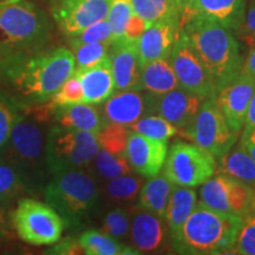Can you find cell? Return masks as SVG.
Segmentation results:
<instances>
[{
	"label": "cell",
	"mask_w": 255,
	"mask_h": 255,
	"mask_svg": "<svg viewBox=\"0 0 255 255\" xmlns=\"http://www.w3.org/2000/svg\"><path fill=\"white\" fill-rule=\"evenodd\" d=\"M183 130L187 138L218 159L231 150L240 135L225 119L216 97L207 98L191 123Z\"/></svg>",
	"instance_id": "9"
},
{
	"label": "cell",
	"mask_w": 255,
	"mask_h": 255,
	"mask_svg": "<svg viewBox=\"0 0 255 255\" xmlns=\"http://www.w3.org/2000/svg\"><path fill=\"white\" fill-rule=\"evenodd\" d=\"M174 186L175 184L171 183L164 174L150 177L139 190L137 206L139 209L148 210L163 219Z\"/></svg>",
	"instance_id": "26"
},
{
	"label": "cell",
	"mask_w": 255,
	"mask_h": 255,
	"mask_svg": "<svg viewBox=\"0 0 255 255\" xmlns=\"http://www.w3.org/2000/svg\"><path fill=\"white\" fill-rule=\"evenodd\" d=\"M164 176L181 187L202 186L218 169L216 158L195 143L175 142L163 165Z\"/></svg>",
	"instance_id": "10"
},
{
	"label": "cell",
	"mask_w": 255,
	"mask_h": 255,
	"mask_svg": "<svg viewBox=\"0 0 255 255\" xmlns=\"http://www.w3.org/2000/svg\"><path fill=\"white\" fill-rule=\"evenodd\" d=\"M239 145L242 146L255 161V128L248 131H242Z\"/></svg>",
	"instance_id": "45"
},
{
	"label": "cell",
	"mask_w": 255,
	"mask_h": 255,
	"mask_svg": "<svg viewBox=\"0 0 255 255\" xmlns=\"http://www.w3.org/2000/svg\"><path fill=\"white\" fill-rule=\"evenodd\" d=\"M176 2L181 11V20H183V19L191 15L195 0H176Z\"/></svg>",
	"instance_id": "48"
},
{
	"label": "cell",
	"mask_w": 255,
	"mask_h": 255,
	"mask_svg": "<svg viewBox=\"0 0 255 255\" xmlns=\"http://www.w3.org/2000/svg\"><path fill=\"white\" fill-rule=\"evenodd\" d=\"M254 195V188L226 174L213 175L200 189L206 206L241 218L251 214Z\"/></svg>",
	"instance_id": "12"
},
{
	"label": "cell",
	"mask_w": 255,
	"mask_h": 255,
	"mask_svg": "<svg viewBox=\"0 0 255 255\" xmlns=\"http://www.w3.org/2000/svg\"><path fill=\"white\" fill-rule=\"evenodd\" d=\"M148 27V24L141 17H138L136 13H133L131 19L128 23L126 31H124V38L131 40H137L139 36L145 31V28Z\"/></svg>",
	"instance_id": "44"
},
{
	"label": "cell",
	"mask_w": 255,
	"mask_h": 255,
	"mask_svg": "<svg viewBox=\"0 0 255 255\" xmlns=\"http://www.w3.org/2000/svg\"><path fill=\"white\" fill-rule=\"evenodd\" d=\"M169 60L181 88L206 100L216 97V90L206 66L203 65L189 38L181 27L171 49Z\"/></svg>",
	"instance_id": "11"
},
{
	"label": "cell",
	"mask_w": 255,
	"mask_h": 255,
	"mask_svg": "<svg viewBox=\"0 0 255 255\" xmlns=\"http://www.w3.org/2000/svg\"><path fill=\"white\" fill-rule=\"evenodd\" d=\"M110 60L117 91L141 90L142 62L137 50V40L120 38L110 46Z\"/></svg>",
	"instance_id": "16"
},
{
	"label": "cell",
	"mask_w": 255,
	"mask_h": 255,
	"mask_svg": "<svg viewBox=\"0 0 255 255\" xmlns=\"http://www.w3.org/2000/svg\"><path fill=\"white\" fill-rule=\"evenodd\" d=\"M6 206L5 203L0 202V239L4 238L8 233V222L6 218Z\"/></svg>",
	"instance_id": "49"
},
{
	"label": "cell",
	"mask_w": 255,
	"mask_h": 255,
	"mask_svg": "<svg viewBox=\"0 0 255 255\" xmlns=\"http://www.w3.org/2000/svg\"><path fill=\"white\" fill-rule=\"evenodd\" d=\"M75 72L77 73L81 81L83 94H84V103H104L116 92L109 55L95 65L75 70Z\"/></svg>",
	"instance_id": "20"
},
{
	"label": "cell",
	"mask_w": 255,
	"mask_h": 255,
	"mask_svg": "<svg viewBox=\"0 0 255 255\" xmlns=\"http://www.w3.org/2000/svg\"><path fill=\"white\" fill-rule=\"evenodd\" d=\"M206 98L182 88L162 95L149 96V111L163 117L178 129H186L191 123Z\"/></svg>",
	"instance_id": "14"
},
{
	"label": "cell",
	"mask_w": 255,
	"mask_h": 255,
	"mask_svg": "<svg viewBox=\"0 0 255 255\" xmlns=\"http://www.w3.org/2000/svg\"><path fill=\"white\" fill-rule=\"evenodd\" d=\"M26 107L6 91L0 90V149L8 141L12 128Z\"/></svg>",
	"instance_id": "32"
},
{
	"label": "cell",
	"mask_w": 255,
	"mask_h": 255,
	"mask_svg": "<svg viewBox=\"0 0 255 255\" xmlns=\"http://www.w3.org/2000/svg\"><path fill=\"white\" fill-rule=\"evenodd\" d=\"M181 26V17L162 19L149 25L137 39L142 65L156 59L169 58Z\"/></svg>",
	"instance_id": "18"
},
{
	"label": "cell",
	"mask_w": 255,
	"mask_h": 255,
	"mask_svg": "<svg viewBox=\"0 0 255 255\" xmlns=\"http://www.w3.org/2000/svg\"><path fill=\"white\" fill-rule=\"evenodd\" d=\"M219 161L222 174L237 178L255 189V161L242 146L232 148Z\"/></svg>",
	"instance_id": "27"
},
{
	"label": "cell",
	"mask_w": 255,
	"mask_h": 255,
	"mask_svg": "<svg viewBox=\"0 0 255 255\" xmlns=\"http://www.w3.org/2000/svg\"><path fill=\"white\" fill-rule=\"evenodd\" d=\"M113 43H89L72 46L75 51L76 69H85L101 62L110 52Z\"/></svg>",
	"instance_id": "38"
},
{
	"label": "cell",
	"mask_w": 255,
	"mask_h": 255,
	"mask_svg": "<svg viewBox=\"0 0 255 255\" xmlns=\"http://www.w3.org/2000/svg\"><path fill=\"white\" fill-rule=\"evenodd\" d=\"M240 39L252 49L255 46V0H250L244 20L237 30Z\"/></svg>",
	"instance_id": "42"
},
{
	"label": "cell",
	"mask_w": 255,
	"mask_h": 255,
	"mask_svg": "<svg viewBox=\"0 0 255 255\" xmlns=\"http://www.w3.org/2000/svg\"><path fill=\"white\" fill-rule=\"evenodd\" d=\"M45 201L62 216L65 227L82 226L98 200V187L84 170L53 175L45 187Z\"/></svg>",
	"instance_id": "6"
},
{
	"label": "cell",
	"mask_w": 255,
	"mask_h": 255,
	"mask_svg": "<svg viewBox=\"0 0 255 255\" xmlns=\"http://www.w3.org/2000/svg\"><path fill=\"white\" fill-rule=\"evenodd\" d=\"M65 47L0 57V88L25 105L45 103L75 72Z\"/></svg>",
	"instance_id": "1"
},
{
	"label": "cell",
	"mask_w": 255,
	"mask_h": 255,
	"mask_svg": "<svg viewBox=\"0 0 255 255\" xmlns=\"http://www.w3.org/2000/svg\"><path fill=\"white\" fill-rule=\"evenodd\" d=\"M255 128V90L253 92V96H252V100L250 103V107H248L246 121H245V126L242 131H248V130H252Z\"/></svg>",
	"instance_id": "47"
},
{
	"label": "cell",
	"mask_w": 255,
	"mask_h": 255,
	"mask_svg": "<svg viewBox=\"0 0 255 255\" xmlns=\"http://www.w3.org/2000/svg\"><path fill=\"white\" fill-rule=\"evenodd\" d=\"M79 244L88 255H124V254H139L136 248L126 247L121 245L107 233H101L96 229H89L78 238Z\"/></svg>",
	"instance_id": "29"
},
{
	"label": "cell",
	"mask_w": 255,
	"mask_h": 255,
	"mask_svg": "<svg viewBox=\"0 0 255 255\" xmlns=\"http://www.w3.org/2000/svg\"><path fill=\"white\" fill-rule=\"evenodd\" d=\"M234 251L242 255H255V215L252 213L242 219Z\"/></svg>",
	"instance_id": "40"
},
{
	"label": "cell",
	"mask_w": 255,
	"mask_h": 255,
	"mask_svg": "<svg viewBox=\"0 0 255 255\" xmlns=\"http://www.w3.org/2000/svg\"><path fill=\"white\" fill-rule=\"evenodd\" d=\"M180 27L206 66L218 95L241 73L244 62L238 40L228 27L200 14L183 19Z\"/></svg>",
	"instance_id": "2"
},
{
	"label": "cell",
	"mask_w": 255,
	"mask_h": 255,
	"mask_svg": "<svg viewBox=\"0 0 255 255\" xmlns=\"http://www.w3.org/2000/svg\"><path fill=\"white\" fill-rule=\"evenodd\" d=\"M11 222L21 240L34 246L59 241L65 223L47 203L34 199H21L11 214Z\"/></svg>",
	"instance_id": "8"
},
{
	"label": "cell",
	"mask_w": 255,
	"mask_h": 255,
	"mask_svg": "<svg viewBox=\"0 0 255 255\" xmlns=\"http://www.w3.org/2000/svg\"><path fill=\"white\" fill-rule=\"evenodd\" d=\"M113 28L108 19L97 21V23L90 25L84 28L77 36L70 37V44L71 46L79 45V44L89 43H113Z\"/></svg>",
	"instance_id": "39"
},
{
	"label": "cell",
	"mask_w": 255,
	"mask_h": 255,
	"mask_svg": "<svg viewBox=\"0 0 255 255\" xmlns=\"http://www.w3.org/2000/svg\"><path fill=\"white\" fill-rule=\"evenodd\" d=\"M130 130L155 139H169L178 132V128L158 115L141 117L130 127Z\"/></svg>",
	"instance_id": "33"
},
{
	"label": "cell",
	"mask_w": 255,
	"mask_h": 255,
	"mask_svg": "<svg viewBox=\"0 0 255 255\" xmlns=\"http://www.w3.org/2000/svg\"><path fill=\"white\" fill-rule=\"evenodd\" d=\"M26 191L27 183L21 171L0 149V202L8 205Z\"/></svg>",
	"instance_id": "28"
},
{
	"label": "cell",
	"mask_w": 255,
	"mask_h": 255,
	"mask_svg": "<svg viewBox=\"0 0 255 255\" xmlns=\"http://www.w3.org/2000/svg\"><path fill=\"white\" fill-rule=\"evenodd\" d=\"M26 109L27 107L12 128L8 141L1 149L21 171L30 191L41 186V180L49 168L45 158L46 124L43 120L46 116L30 114Z\"/></svg>",
	"instance_id": "5"
},
{
	"label": "cell",
	"mask_w": 255,
	"mask_h": 255,
	"mask_svg": "<svg viewBox=\"0 0 255 255\" xmlns=\"http://www.w3.org/2000/svg\"><path fill=\"white\" fill-rule=\"evenodd\" d=\"M197 205L196 191L193 188L181 187L175 184L168 201L164 213V220L168 223L171 240H176L184 223Z\"/></svg>",
	"instance_id": "24"
},
{
	"label": "cell",
	"mask_w": 255,
	"mask_h": 255,
	"mask_svg": "<svg viewBox=\"0 0 255 255\" xmlns=\"http://www.w3.org/2000/svg\"><path fill=\"white\" fill-rule=\"evenodd\" d=\"M144 184V176L132 175V173L122 175L109 181L107 184V195L114 202H131L138 197L139 190Z\"/></svg>",
	"instance_id": "31"
},
{
	"label": "cell",
	"mask_w": 255,
	"mask_h": 255,
	"mask_svg": "<svg viewBox=\"0 0 255 255\" xmlns=\"http://www.w3.org/2000/svg\"><path fill=\"white\" fill-rule=\"evenodd\" d=\"M133 13L131 0H111L107 19L113 28L114 40L124 37V31Z\"/></svg>",
	"instance_id": "37"
},
{
	"label": "cell",
	"mask_w": 255,
	"mask_h": 255,
	"mask_svg": "<svg viewBox=\"0 0 255 255\" xmlns=\"http://www.w3.org/2000/svg\"><path fill=\"white\" fill-rule=\"evenodd\" d=\"M149 111V96L139 90L117 91L104 102L103 116L105 122L116 123L130 128Z\"/></svg>",
	"instance_id": "19"
},
{
	"label": "cell",
	"mask_w": 255,
	"mask_h": 255,
	"mask_svg": "<svg viewBox=\"0 0 255 255\" xmlns=\"http://www.w3.org/2000/svg\"><path fill=\"white\" fill-rule=\"evenodd\" d=\"M250 50V53L247 55L245 62L242 63L241 73L250 76L251 78L255 79V46L252 47Z\"/></svg>",
	"instance_id": "46"
},
{
	"label": "cell",
	"mask_w": 255,
	"mask_h": 255,
	"mask_svg": "<svg viewBox=\"0 0 255 255\" xmlns=\"http://www.w3.org/2000/svg\"><path fill=\"white\" fill-rule=\"evenodd\" d=\"M130 130L116 123H108L96 133L101 148L117 156H126L127 142Z\"/></svg>",
	"instance_id": "35"
},
{
	"label": "cell",
	"mask_w": 255,
	"mask_h": 255,
	"mask_svg": "<svg viewBox=\"0 0 255 255\" xmlns=\"http://www.w3.org/2000/svg\"><path fill=\"white\" fill-rule=\"evenodd\" d=\"M111 0H51V14L69 37L108 18Z\"/></svg>",
	"instance_id": "13"
},
{
	"label": "cell",
	"mask_w": 255,
	"mask_h": 255,
	"mask_svg": "<svg viewBox=\"0 0 255 255\" xmlns=\"http://www.w3.org/2000/svg\"><path fill=\"white\" fill-rule=\"evenodd\" d=\"M181 88L169 58L156 59L142 66L141 90L162 95Z\"/></svg>",
	"instance_id": "25"
},
{
	"label": "cell",
	"mask_w": 255,
	"mask_h": 255,
	"mask_svg": "<svg viewBox=\"0 0 255 255\" xmlns=\"http://www.w3.org/2000/svg\"><path fill=\"white\" fill-rule=\"evenodd\" d=\"M254 90L255 79L240 73L216 95L220 109L235 132H242Z\"/></svg>",
	"instance_id": "17"
},
{
	"label": "cell",
	"mask_w": 255,
	"mask_h": 255,
	"mask_svg": "<svg viewBox=\"0 0 255 255\" xmlns=\"http://www.w3.org/2000/svg\"><path fill=\"white\" fill-rule=\"evenodd\" d=\"M129 229V219H128L127 213L123 209H114L105 215L103 221V231L110 237L120 240V239L127 237Z\"/></svg>",
	"instance_id": "41"
},
{
	"label": "cell",
	"mask_w": 255,
	"mask_h": 255,
	"mask_svg": "<svg viewBox=\"0 0 255 255\" xmlns=\"http://www.w3.org/2000/svg\"><path fill=\"white\" fill-rule=\"evenodd\" d=\"M168 155V139H155L130 130L126 157L133 171L144 177L161 173Z\"/></svg>",
	"instance_id": "15"
},
{
	"label": "cell",
	"mask_w": 255,
	"mask_h": 255,
	"mask_svg": "<svg viewBox=\"0 0 255 255\" xmlns=\"http://www.w3.org/2000/svg\"><path fill=\"white\" fill-rule=\"evenodd\" d=\"M241 216L220 212L197 202L173 246L181 254L207 255L234 250Z\"/></svg>",
	"instance_id": "3"
},
{
	"label": "cell",
	"mask_w": 255,
	"mask_h": 255,
	"mask_svg": "<svg viewBox=\"0 0 255 255\" xmlns=\"http://www.w3.org/2000/svg\"><path fill=\"white\" fill-rule=\"evenodd\" d=\"M131 240L137 251L154 252L163 246L165 228L161 216L141 209L133 214L130 226Z\"/></svg>",
	"instance_id": "21"
},
{
	"label": "cell",
	"mask_w": 255,
	"mask_h": 255,
	"mask_svg": "<svg viewBox=\"0 0 255 255\" xmlns=\"http://www.w3.org/2000/svg\"><path fill=\"white\" fill-rule=\"evenodd\" d=\"M50 31L45 12L30 0L0 1V57L43 49Z\"/></svg>",
	"instance_id": "4"
},
{
	"label": "cell",
	"mask_w": 255,
	"mask_h": 255,
	"mask_svg": "<svg viewBox=\"0 0 255 255\" xmlns=\"http://www.w3.org/2000/svg\"><path fill=\"white\" fill-rule=\"evenodd\" d=\"M53 120L56 124L72 129L97 133L107 122L94 104L77 103L55 108Z\"/></svg>",
	"instance_id": "23"
},
{
	"label": "cell",
	"mask_w": 255,
	"mask_h": 255,
	"mask_svg": "<svg viewBox=\"0 0 255 255\" xmlns=\"http://www.w3.org/2000/svg\"><path fill=\"white\" fill-rule=\"evenodd\" d=\"M94 162L95 169L98 175L109 181L133 171L126 156L114 155L103 148L100 149Z\"/></svg>",
	"instance_id": "34"
},
{
	"label": "cell",
	"mask_w": 255,
	"mask_h": 255,
	"mask_svg": "<svg viewBox=\"0 0 255 255\" xmlns=\"http://www.w3.org/2000/svg\"><path fill=\"white\" fill-rule=\"evenodd\" d=\"M133 12L146 24L170 17H181V11L176 0H131Z\"/></svg>",
	"instance_id": "30"
},
{
	"label": "cell",
	"mask_w": 255,
	"mask_h": 255,
	"mask_svg": "<svg viewBox=\"0 0 255 255\" xmlns=\"http://www.w3.org/2000/svg\"><path fill=\"white\" fill-rule=\"evenodd\" d=\"M100 149L101 145L95 132L56 124L47 132L46 165L52 175L83 170L94 161Z\"/></svg>",
	"instance_id": "7"
},
{
	"label": "cell",
	"mask_w": 255,
	"mask_h": 255,
	"mask_svg": "<svg viewBox=\"0 0 255 255\" xmlns=\"http://www.w3.org/2000/svg\"><path fill=\"white\" fill-rule=\"evenodd\" d=\"M50 107L52 109L65 105L84 103V94L77 73L73 72L71 77L57 90L50 98Z\"/></svg>",
	"instance_id": "36"
},
{
	"label": "cell",
	"mask_w": 255,
	"mask_h": 255,
	"mask_svg": "<svg viewBox=\"0 0 255 255\" xmlns=\"http://www.w3.org/2000/svg\"><path fill=\"white\" fill-rule=\"evenodd\" d=\"M245 11L246 0H195L191 14H200L237 31L244 20Z\"/></svg>",
	"instance_id": "22"
},
{
	"label": "cell",
	"mask_w": 255,
	"mask_h": 255,
	"mask_svg": "<svg viewBox=\"0 0 255 255\" xmlns=\"http://www.w3.org/2000/svg\"><path fill=\"white\" fill-rule=\"evenodd\" d=\"M56 246L51 247L46 252L47 254H57V255H77L84 254V251L79 244L78 239L68 238L63 241H57Z\"/></svg>",
	"instance_id": "43"
}]
</instances>
